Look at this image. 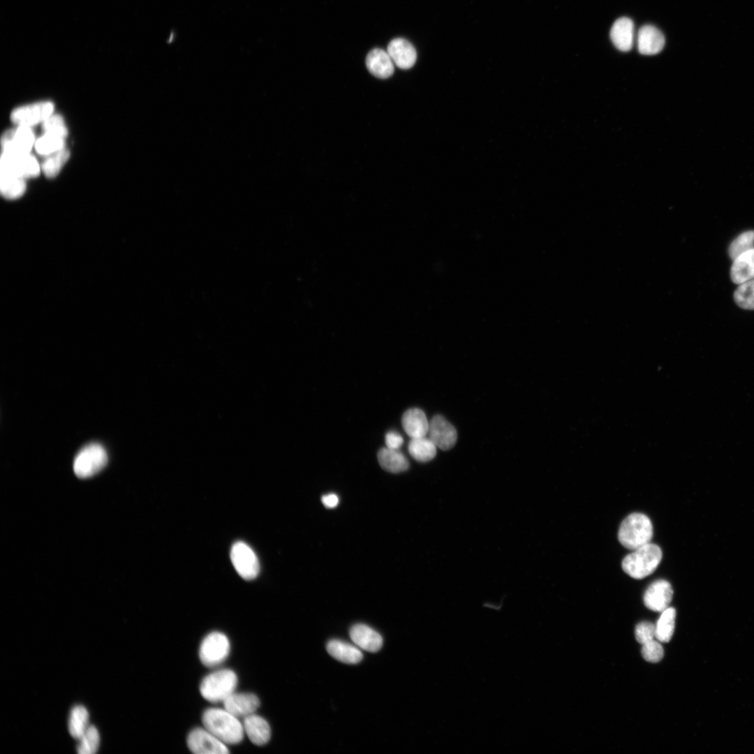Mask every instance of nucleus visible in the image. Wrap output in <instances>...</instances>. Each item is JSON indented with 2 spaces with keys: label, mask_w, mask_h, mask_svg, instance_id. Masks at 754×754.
<instances>
[{
  "label": "nucleus",
  "mask_w": 754,
  "mask_h": 754,
  "mask_svg": "<svg viewBox=\"0 0 754 754\" xmlns=\"http://www.w3.org/2000/svg\"><path fill=\"white\" fill-rule=\"evenodd\" d=\"M202 720L204 727L226 745L238 744L244 738L243 723L224 707L207 709Z\"/></svg>",
  "instance_id": "nucleus-1"
},
{
  "label": "nucleus",
  "mask_w": 754,
  "mask_h": 754,
  "mask_svg": "<svg viewBox=\"0 0 754 754\" xmlns=\"http://www.w3.org/2000/svg\"><path fill=\"white\" fill-rule=\"evenodd\" d=\"M663 557L659 546L648 543L628 554L622 561L623 571L630 577L640 579L652 574Z\"/></svg>",
  "instance_id": "nucleus-2"
},
{
  "label": "nucleus",
  "mask_w": 754,
  "mask_h": 754,
  "mask_svg": "<svg viewBox=\"0 0 754 754\" xmlns=\"http://www.w3.org/2000/svg\"><path fill=\"white\" fill-rule=\"evenodd\" d=\"M653 525L650 519L642 513L634 512L621 522L618 538L625 547L635 550L650 542L653 537Z\"/></svg>",
  "instance_id": "nucleus-3"
},
{
  "label": "nucleus",
  "mask_w": 754,
  "mask_h": 754,
  "mask_svg": "<svg viewBox=\"0 0 754 754\" xmlns=\"http://www.w3.org/2000/svg\"><path fill=\"white\" fill-rule=\"evenodd\" d=\"M237 677L229 669L214 671L207 675L201 681L200 692L202 696L211 702H223L235 692Z\"/></svg>",
  "instance_id": "nucleus-4"
},
{
  "label": "nucleus",
  "mask_w": 754,
  "mask_h": 754,
  "mask_svg": "<svg viewBox=\"0 0 754 754\" xmlns=\"http://www.w3.org/2000/svg\"><path fill=\"white\" fill-rule=\"evenodd\" d=\"M107 462L105 448L98 443H91L83 448L75 457L73 470L78 478H87L101 471Z\"/></svg>",
  "instance_id": "nucleus-5"
},
{
  "label": "nucleus",
  "mask_w": 754,
  "mask_h": 754,
  "mask_svg": "<svg viewBox=\"0 0 754 754\" xmlns=\"http://www.w3.org/2000/svg\"><path fill=\"white\" fill-rule=\"evenodd\" d=\"M230 649V642L225 634L221 632L210 633L200 644V660L207 667L218 666L227 658Z\"/></svg>",
  "instance_id": "nucleus-6"
},
{
  "label": "nucleus",
  "mask_w": 754,
  "mask_h": 754,
  "mask_svg": "<svg viewBox=\"0 0 754 754\" xmlns=\"http://www.w3.org/2000/svg\"><path fill=\"white\" fill-rule=\"evenodd\" d=\"M39 172V164L36 158L29 153L2 152L1 175L24 179L36 177Z\"/></svg>",
  "instance_id": "nucleus-7"
},
{
  "label": "nucleus",
  "mask_w": 754,
  "mask_h": 754,
  "mask_svg": "<svg viewBox=\"0 0 754 754\" xmlns=\"http://www.w3.org/2000/svg\"><path fill=\"white\" fill-rule=\"evenodd\" d=\"M230 559L236 571L244 579H253L258 576L260 571L258 557L246 543L242 541L234 543Z\"/></svg>",
  "instance_id": "nucleus-8"
},
{
  "label": "nucleus",
  "mask_w": 754,
  "mask_h": 754,
  "mask_svg": "<svg viewBox=\"0 0 754 754\" xmlns=\"http://www.w3.org/2000/svg\"><path fill=\"white\" fill-rule=\"evenodd\" d=\"M187 746L191 752L197 754L229 753L227 745L205 727H197L190 732L187 737Z\"/></svg>",
  "instance_id": "nucleus-9"
},
{
  "label": "nucleus",
  "mask_w": 754,
  "mask_h": 754,
  "mask_svg": "<svg viewBox=\"0 0 754 754\" xmlns=\"http://www.w3.org/2000/svg\"><path fill=\"white\" fill-rule=\"evenodd\" d=\"M34 143V135L29 126H19L6 131L1 137L3 151L27 154Z\"/></svg>",
  "instance_id": "nucleus-10"
},
{
  "label": "nucleus",
  "mask_w": 754,
  "mask_h": 754,
  "mask_svg": "<svg viewBox=\"0 0 754 754\" xmlns=\"http://www.w3.org/2000/svg\"><path fill=\"white\" fill-rule=\"evenodd\" d=\"M53 104L50 101L36 103L15 109L11 120L19 126H31L44 121L52 114Z\"/></svg>",
  "instance_id": "nucleus-11"
},
{
  "label": "nucleus",
  "mask_w": 754,
  "mask_h": 754,
  "mask_svg": "<svg viewBox=\"0 0 754 754\" xmlns=\"http://www.w3.org/2000/svg\"><path fill=\"white\" fill-rule=\"evenodd\" d=\"M673 596L671 584L665 579L652 582L644 594L645 606L654 612H663L669 607Z\"/></svg>",
  "instance_id": "nucleus-12"
},
{
  "label": "nucleus",
  "mask_w": 754,
  "mask_h": 754,
  "mask_svg": "<svg viewBox=\"0 0 754 754\" xmlns=\"http://www.w3.org/2000/svg\"><path fill=\"white\" fill-rule=\"evenodd\" d=\"M429 438L443 450L452 448L456 443L457 434L455 428L441 415L433 417L429 427Z\"/></svg>",
  "instance_id": "nucleus-13"
},
{
  "label": "nucleus",
  "mask_w": 754,
  "mask_h": 754,
  "mask_svg": "<svg viewBox=\"0 0 754 754\" xmlns=\"http://www.w3.org/2000/svg\"><path fill=\"white\" fill-rule=\"evenodd\" d=\"M223 707L237 718L255 714L260 706L258 697L253 693H232L223 702Z\"/></svg>",
  "instance_id": "nucleus-14"
},
{
  "label": "nucleus",
  "mask_w": 754,
  "mask_h": 754,
  "mask_svg": "<svg viewBox=\"0 0 754 754\" xmlns=\"http://www.w3.org/2000/svg\"><path fill=\"white\" fill-rule=\"evenodd\" d=\"M637 48L640 54L653 55L660 52L665 45V37L656 27L642 26L637 34Z\"/></svg>",
  "instance_id": "nucleus-15"
},
{
  "label": "nucleus",
  "mask_w": 754,
  "mask_h": 754,
  "mask_svg": "<svg viewBox=\"0 0 754 754\" xmlns=\"http://www.w3.org/2000/svg\"><path fill=\"white\" fill-rule=\"evenodd\" d=\"M387 52L392 61L402 69L411 68L417 59L415 47L404 38H394L391 40L387 45Z\"/></svg>",
  "instance_id": "nucleus-16"
},
{
  "label": "nucleus",
  "mask_w": 754,
  "mask_h": 754,
  "mask_svg": "<svg viewBox=\"0 0 754 754\" xmlns=\"http://www.w3.org/2000/svg\"><path fill=\"white\" fill-rule=\"evenodd\" d=\"M352 641L360 649L369 652H376L383 645L381 635L371 627L357 623L353 626L349 631Z\"/></svg>",
  "instance_id": "nucleus-17"
},
{
  "label": "nucleus",
  "mask_w": 754,
  "mask_h": 754,
  "mask_svg": "<svg viewBox=\"0 0 754 754\" xmlns=\"http://www.w3.org/2000/svg\"><path fill=\"white\" fill-rule=\"evenodd\" d=\"M244 733L255 745L263 746L271 737V729L267 721L262 716L253 714L243 718Z\"/></svg>",
  "instance_id": "nucleus-18"
},
{
  "label": "nucleus",
  "mask_w": 754,
  "mask_h": 754,
  "mask_svg": "<svg viewBox=\"0 0 754 754\" xmlns=\"http://www.w3.org/2000/svg\"><path fill=\"white\" fill-rule=\"evenodd\" d=\"M610 38L618 50L623 52L630 50L634 40L633 22L626 17L616 20L611 28Z\"/></svg>",
  "instance_id": "nucleus-19"
},
{
  "label": "nucleus",
  "mask_w": 754,
  "mask_h": 754,
  "mask_svg": "<svg viewBox=\"0 0 754 754\" xmlns=\"http://www.w3.org/2000/svg\"><path fill=\"white\" fill-rule=\"evenodd\" d=\"M369 71L378 78H387L394 73L392 60L387 52L379 48L372 50L366 57Z\"/></svg>",
  "instance_id": "nucleus-20"
},
{
  "label": "nucleus",
  "mask_w": 754,
  "mask_h": 754,
  "mask_svg": "<svg viewBox=\"0 0 754 754\" xmlns=\"http://www.w3.org/2000/svg\"><path fill=\"white\" fill-rule=\"evenodd\" d=\"M401 423L405 432L411 438L424 437L429 431V422L424 413L419 408H410L403 415Z\"/></svg>",
  "instance_id": "nucleus-21"
},
{
  "label": "nucleus",
  "mask_w": 754,
  "mask_h": 754,
  "mask_svg": "<svg viewBox=\"0 0 754 754\" xmlns=\"http://www.w3.org/2000/svg\"><path fill=\"white\" fill-rule=\"evenodd\" d=\"M730 277L736 284H741L754 278V248L733 260Z\"/></svg>",
  "instance_id": "nucleus-22"
},
{
  "label": "nucleus",
  "mask_w": 754,
  "mask_h": 754,
  "mask_svg": "<svg viewBox=\"0 0 754 754\" xmlns=\"http://www.w3.org/2000/svg\"><path fill=\"white\" fill-rule=\"evenodd\" d=\"M326 649L331 656L344 663L356 664L363 657L362 651L357 646L340 640H330Z\"/></svg>",
  "instance_id": "nucleus-23"
},
{
  "label": "nucleus",
  "mask_w": 754,
  "mask_h": 754,
  "mask_svg": "<svg viewBox=\"0 0 754 754\" xmlns=\"http://www.w3.org/2000/svg\"><path fill=\"white\" fill-rule=\"evenodd\" d=\"M378 461L384 470L391 473H400L408 468V461L400 451L387 447L378 452Z\"/></svg>",
  "instance_id": "nucleus-24"
},
{
  "label": "nucleus",
  "mask_w": 754,
  "mask_h": 754,
  "mask_svg": "<svg viewBox=\"0 0 754 754\" xmlns=\"http://www.w3.org/2000/svg\"><path fill=\"white\" fill-rule=\"evenodd\" d=\"M436 448L433 441L425 436L411 438L408 446L411 456L421 462L434 459L436 454Z\"/></svg>",
  "instance_id": "nucleus-25"
},
{
  "label": "nucleus",
  "mask_w": 754,
  "mask_h": 754,
  "mask_svg": "<svg viewBox=\"0 0 754 754\" xmlns=\"http://www.w3.org/2000/svg\"><path fill=\"white\" fill-rule=\"evenodd\" d=\"M68 731L75 739H80L87 730L89 725V713L82 705L73 707L68 718Z\"/></svg>",
  "instance_id": "nucleus-26"
},
{
  "label": "nucleus",
  "mask_w": 754,
  "mask_h": 754,
  "mask_svg": "<svg viewBox=\"0 0 754 754\" xmlns=\"http://www.w3.org/2000/svg\"><path fill=\"white\" fill-rule=\"evenodd\" d=\"M676 611L667 607L662 612L656 625V638L660 642H668L674 633Z\"/></svg>",
  "instance_id": "nucleus-27"
},
{
  "label": "nucleus",
  "mask_w": 754,
  "mask_h": 754,
  "mask_svg": "<svg viewBox=\"0 0 754 754\" xmlns=\"http://www.w3.org/2000/svg\"><path fill=\"white\" fill-rule=\"evenodd\" d=\"M0 188L6 198L16 199L24 193L26 184L22 178L1 175Z\"/></svg>",
  "instance_id": "nucleus-28"
},
{
  "label": "nucleus",
  "mask_w": 754,
  "mask_h": 754,
  "mask_svg": "<svg viewBox=\"0 0 754 754\" xmlns=\"http://www.w3.org/2000/svg\"><path fill=\"white\" fill-rule=\"evenodd\" d=\"M69 156V151L64 148L50 154V156L47 157L42 164V170L45 175L49 178L57 176Z\"/></svg>",
  "instance_id": "nucleus-29"
},
{
  "label": "nucleus",
  "mask_w": 754,
  "mask_h": 754,
  "mask_svg": "<svg viewBox=\"0 0 754 754\" xmlns=\"http://www.w3.org/2000/svg\"><path fill=\"white\" fill-rule=\"evenodd\" d=\"M739 285L734 293L736 304L741 309L754 310V279Z\"/></svg>",
  "instance_id": "nucleus-30"
},
{
  "label": "nucleus",
  "mask_w": 754,
  "mask_h": 754,
  "mask_svg": "<svg viewBox=\"0 0 754 754\" xmlns=\"http://www.w3.org/2000/svg\"><path fill=\"white\" fill-rule=\"evenodd\" d=\"M77 751L80 754H94L99 747L100 735L94 725H89L82 737L78 739Z\"/></svg>",
  "instance_id": "nucleus-31"
},
{
  "label": "nucleus",
  "mask_w": 754,
  "mask_h": 754,
  "mask_svg": "<svg viewBox=\"0 0 754 754\" xmlns=\"http://www.w3.org/2000/svg\"><path fill=\"white\" fill-rule=\"evenodd\" d=\"M64 138L52 133H45L35 144L37 152L42 155L54 154L64 148Z\"/></svg>",
  "instance_id": "nucleus-32"
},
{
  "label": "nucleus",
  "mask_w": 754,
  "mask_h": 754,
  "mask_svg": "<svg viewBox=\"0 0 754 754\" xmlns=\"http://www.w3.org/2000/svg\"><path fill=\"white\" fill-rule=\"evenodd\" d=\"M754 230L744 232L736 237L730 244L728 253L734 260L741 254L754 248Z\"/></svg>",
  "instance_id": "nucleus-33"
},
{
  "label": "nucleus",
  "mask_w": 754,
  "mask_h": 754,
  "mask_svg": "<svg viewBox=\"0 0 754 754\" xmlns=\"http://www.w3.org/2000/svg\"><path fill=\"white\" fill-rule=\"evenodd\" d=\"M45 133H52L65 138L68 134L64 119L59 114H51L43 122Z\"/></svg>",
  "instance_id": "nucleus-34"
},
{
  "label": "nucleus",
  "mask_w": 754,
  "mask_h": 754,
  "mask_svg": "<svg viewBox=\"0 0 754 754\" xmlns=\"http://www.w3.org/2000/svg\"><path fill=\"white\" fill-rule=\"evenodd\" d=\"M642 655L648 662L658 663L663 658L664 650L659 642L653 640L642 644Z\"/></svg>",
  "instance_id": "nucleus-35"
},
{
  "label": "nucleus",
  "mask_w": 754,
  "mask_h": 754,
  "mask_svg": "<svg viewBox=\"0 0 754 754\" xmlns=\"http://www.w3.org/2000/svg\"><path fill=\"white\" fill-rule=\"evenodd\" d=\"M635 634L636 640L644 644L656 637V625L648 621L641 622L636 626Z\"/></svg>",
  "instance_id": "nucleus-36"
},
{
  "label": "nucleus",
  "mask_w": 754,
  "mask_h": 754,
  "mask_svg": "<svg viewBox=\"0 0 754 754\" xmlns=\"http://www.w3.org/2000/svg\"><path fill=\"white\" fill-rule=\"evenodd\" d=\"M385 440L387 448L394 450H398L404 442L399 434L392 431L386 434Z\"/></svg>",
  "instance_id": "nucleus-37"
},
{
  "label": "nucleus",
  "mask_w": 754,
  "mask_h": 754,
  "mask_svg": "<svg viewBox=\"0 0 754 754\" xmlns=\"http://www.w3.org/2000/svg\"><path fill=\"white\" fill-rule=\"evenodd\" d=\"M323 504L328 508H333L336 507L339 503V498L335 494H329L324 495L322 498Z\"/></svg>",
  "instance_id": "nucleus-38"
}]
</instances>
